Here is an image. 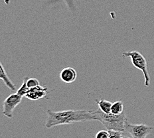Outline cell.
<instances>
[{"mask_svg":"<svg viewBox=\"0 0 154 138\" xmlns=\"http://www.w3.org/2000/svg\"><path fill=\"white\" fill-rule=\"evenodd\" d=\"M27 87L31 89L32 88H34V87H36V86H39V81H38L37 78H28L27 81Z\"/></svg>","mask_w":154,"mask_h":138,"instance_id":"12","label":"cell"},{"mask_svg":"<svg viewBox=\"0 0 154 138\" xmlns=\"http://www.w3.org/2000/svg\"><path fill=\"white\" fill-rule=\"evenodd\" d=\"M95 138H109L108 131L100 130L96 133Z\"/></svg>","mask_w":154,"mask_h":138,"instance_id":"14","label":"cell"},{"mask_svg":"<svg viewBox=\"0 0 154 138\" xmlns=\"http://www.w3.org/2000/svg\"><path fill=\"white\" fill-rule=\"evenodd\" d=\"M123 58L130 57L131 60L132 65L136 69L140 70L143 74L144 78H145V86L148 87L150 85V76L147 69V63L146 59H145L142 53L137 51H131L124 52L122 54Z\"/></svg>","mask_w":154,"mask_h":138,"instance_id":"3","label":"cell"},{"mask_svg":"<svg viewBox=\"0 0 154 138\" xmlns=\"http://www.w3.org/2000/svg\"><path fill=\"white\" fill-rule=\"evenodd\" d=\"M124 112V106L121 101H116L112 104L111 108V113L116 115H119Z\"/></svg>","mask_w":154,"mask_h":138,"instance_id":"10","label":"cell"},{"mask_svg":"<svg viewBox=\"0 0 154 138\" xmlns=\"http://www.w3.org/2000/svg\"><path fill=\"white\" fill-rule=\"evenodd\" d=\"M123 138H130V137H127V136H124Z\"/></svg>","mask_w":154,"mask_h":138,"instance_id":"15","label":"cell"},{"mask_svg":"<svg viewBox=\"0 0 154 138\" xmlns=\"http://www.w3.org/2000/svg\"><path fill=\"white\" fill-rule=\"evenodd\" d=\"M109 133V138H123L124 135L122 131H114V130H108Z\"/></svg>","mask_w":154,"mask_h":138,"instance_id":"13","label":"cell"},{"mask_svg":"<svg viewBox=\"0 0 154 138\" xmlns=\"http://www.w3.org/2000/svg\"><path fill=\"white\" fill-rule=\"evenodd\" d=\"M96 103L98 106V108L105 114L111 113V108L112 103L110 101L101 99L100 101L96 100Z\"/></svg>","mask_w":154,"mask_h":138,"instance_id":"9","label":"cell"},{"mask_svg":"<svg viewBox=\"0 0 154 138\" xmlns=\"http://www.w3.org/2000/svg\"><path fill=\"white\" fill-rule=\"evenodd\" d=\"M77 77L76 70L71 67H66L63 69L60 73V78L62 81L66 84H70L75 82Z\"/></svg>","mask_w":154,"mask_h":138,"instance_id":"7","label":"cell"},{"mask_svg":"<svg viewBox=\"0 0 154 138\" xmlns=\"http://www.w3.org/2000/svg\"><path fill=\"white\" fill-rule=\"evenodd\" d=\"M92 114L94 115V120L100 121L108 130L124 132L125 124L128 120L124 112L119 115L112 113L105 114L98 108L96 111L92 112Z\"/></svg>","mask_w":154,"mask_h":138,"instance_id":"2","label":"cell"},{"mask_svg":"<svg viewBox=\"0 0 154 138\" xmlns=\"http://www.w3.org/2000/svg\"><path fill=\"white\" fill-rule=\"evenodd\" d=\"M28 78H29L28 77H25V78H23V84H21L20 88H19L17 91H16V93H17V94H19V96H22V97L25 96V95L27 94L29 90V88L27 87V81Z\"/></svg>","mask_w":154,"mask_h":138,"instance_id":"11","label":"cell"},{"mask_svg":"<svg viewBox=\"0 0 154 138\" xmlns=\"http://www.w3.org/2000/svg\"><path fill=\"white\" fill-rule=\"evenodd\" d=\"M0 78H1L4 82L5 83V84L8 86V87L11 90V91L15 92L16 91V88L15 86L14 85V83L11 82V81L8 76V74L6 72L5 69L4 68V66H3L2 63H0Z\"/></svg>","mask_w":154,"mask_h":138,"instance_id":"8","label":"cell"},{"mask_svg":"<svg viewBox=\"0 0 154 138\" xmlns=\"http://www.w3.org/2000/svg\"><path fill=\"white\" fill-rule=\"evenodd\" d=\"M49 90L46 86H38L36 87L32 88L29 89V90L27 92V94L25 95V97L31 100H38L39 99L43 98L49 94Z\"/></svg>","mask_w":154,"mask_h":138,"instance_id":"6","label":"cell"},{"mask_svg":"<svg viewBox=\"0 0 154 138\" xmlns=\"http://www.w3.org/2000/svg\"><path fill=\"white\" fill-rule=\"evenodd\" d=\"M47 118L45 127L49 129L60 125L94 120L92 112L86 110H68L53 112L50 109H48L47 110Z\"/></svg>","mask_w":154,"mask_h":138,"instance_id":"1","label":"cell"},{"mask_svg":"<svg viewBox=\"0 0 154 138\" xmlns=\"http://www.w3.org/2000/svg\"><path fill=\"white\" fill-rule=\"evenodd\" d=\"M153 127L145 124H131L127 120L124 132L130 135L131 138H146L152 132Z\"/></svg>","mask_w":154,"mask_h":138,"instance_id":"4","label":"cell"},{"mask_svg":"<svg viewBox=\"0 0 154 138\" xmlns=\"http://www.w3.org/2000/svg\"><path fill=\"white\" fill-rule=\"evenodd\" d=\"M22 96H19L17 93L11 94L7 98L5 99L3 104V114L9 118L13 117L14 109L21 103Z\"/></svg>","mask_w":154,"mask_h":138,"instance_id":"5","label":"cell"}]
</instances>
